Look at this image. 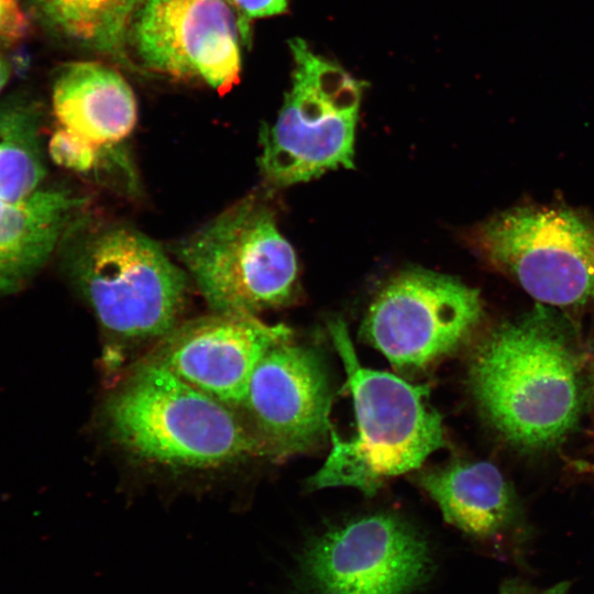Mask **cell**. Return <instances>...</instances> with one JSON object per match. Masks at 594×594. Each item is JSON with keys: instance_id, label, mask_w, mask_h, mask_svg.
I'll return each instance as SVG.
<instances>
[{"instance_id": "6", "label": "cell", "mask_w": 594, "mask_h": 594, "mask_svg": "<svg viewBox=\"0 0 594 594\" xmlns=\"http://www.w3.org/2000/svg\"><path fill=\"white\" fill-rule=\"evenodd\" d=\"M289 47L293 85L273 125L260 132V168L274 186L354 166L355 128L364 82L314 54L300 38Z\"/></svg>"}, {"instance_id": "7", "label": "cell", "mask_w": 594, "mask_h": 594, "mask_svg": "<svg viewBox=\"0 0 594 594\" xmlns=\"http://www.w3.org/2000/svg\"><path fill=\"white\" fill-rule=\"evenodd\" d=\"M490 268L541 304L594 302V218L562 206H516L475 224L466 234Z\"/></svg>"}, {"instance_id": "16", "label": "cell", "mask_w": 594, "mask_h": 594, "mask_svg": "<svg viewBox=\"0 0 594 594\" xmlns=\"http://www.w3.org/2000/svg\"><path fill=\"white\" fill-rule=\"evenodd\" d=\"M48 20L67 35L118 53L141 0H37Z\"/></svg>"}, {"instance_id": "13", "label": "cell", "mask_w": 594, "mask_h": 594, "mask_svg": "<svg viewBox=\"0 0 594 594\" xmlns=\"http://www.w3.org/2000/svg\"><path fill=\"white\" fill-rule=\"evenodd\" d=\"M292 338L293 331L285 324L213 312L178 324L157 341L147 358L202 393L241 409L261 359Z\"/></svg>"}, {"instance_id": "18", "label": "cell", "mask_w": 594, "mask_h": 594, "mask_svg": "<svg viewBox=\"0 0 594 594\" xmlns=\"http://www.w3.org/2000/svg\"><path fill=\"white\" fill-rule=\"evenodd\" d=\"M237 15L240 33L250 38V21L286 12L287 0H227Z\"/></svg>"}, {"instance_id": "11", "label": "cell", "mask_w": 594, "mask_h": 594, "mask_svg": "<svg viewBox=\"0 0 594 594\" xmlns=\"http://www.w3.org/2000/svg\"><path fill=\"white\" fill-rule=\"evenodd\" d=\"M332 385L315 348L285 340L256 365L242 411L262 457L288 458L323 444L330 421Z\"/></svg>"}, {"instance_id": "5", "label": "cell", "mask_w": 594, "mask_h": 594, "mask_svg": "<svg viewBox=\"0 0 594 594\" xmlns=\"http://www.w3.org/2000/svg\"><path fill=\"white\" fill-rule=\"evenodd\" d=\"M176 254L216 314L256 316L297 295L296 253L258 197L220 213L182 241Z\"/></svg>"}, {"instance_id": "3", "label": "cell", "mask_w": 594, "mask_h": 594, "mask_svg": "<svg viewBox=\"0 0 594 594\" xmlns=\"http://www.w3.org/2000/svg\"><path fill=\"white\" fill-rule=\"evenodd\" d=\"M352 395L356 433L331 432V450L308 480L312 490L348 486L374 495L389 479L420 468L444 447L441 415L429 404V388L388 372L364 367L340 319L329 323Z\"/></svg>"}, {"instance_id": "9", "label": "cell", "mask_w": 594, "mask_h": 594, "mask_svg": "<svg viewBox=\"0 0 594 594\" xmlns=\"http://www.w3.org/2000/svg\"><path fill=\"white\" fill-rule=\"evenodd\" d=\"M482 318L479 289L446 274L408 268L377 293L360 334L397 371L417 374L457 352Z\"/></svg>"}, {"instance_id": "19", "label": "cell", "mask_w": 594, "mask_h": 594, "mask_svg": "<svg viewBox=\"0 0 594 594\" xmlns=\"http://www.w3.org/2000/svg\"><path fill=\"white\" fill-rule=\"evenodd\" d=\"M26 29L28 22L18 0H0V38L15 41Z\"/></svg>"}, {"instance_id": "15", "label": "cell", "mask_w": 594, "mask_h": 594, "mask_svg": "<svg viewBox=\"0 0 594 594\" xmlns=\"http://www.w3.org/2000/svg\"><path fill=\"white\" fill-rule=\"evenodd\" d=\"M443 518L480 538L498 534L514 515V496L501 471L492 463L452 461L418 474Z\"/></svg>"}, {"instance_id": "8", "label": "cell", "mask_w": 594, "mask_h": 594, "mask_svg": "<svg viewBox=\"0 0 594 594\" xmlns=\"http://www.w3.org/2000/svg\"><path fill=\"white\" fill-rule=\"evenodd\" d=\"M85 198L47 183L38 121L0 110V294L20 290L75 228Z\"/></svg>"}, {"instance_id": "20", "label": "cell", "mask_w": 594, "mask_h": 594, "mask_svg": "<svg viewBox=\"0 0 594 594\" xmlns=\"http://www.w3.org/2000/svg\"><path fill=\"white\" fill-rule=\"evenodd\" d=\"M499 594H570V583L562 581L547 587H538L525 580L512 579L504 583Z\"/></svg>"}, {"instance_id": "10", "label": "cell", "mask_w": 594, "mask_h": 594, "mask_svg": "<svg viewBox=\"0 0 594 594\" xmlns=\"http://www.w3.org/2000/svg\"><path fill=\"white\" fill-rule=\"evenodd\" d=\"M426 540L400 517L378 513L317 537L305 550L301 582L309 594H407L422 582Z\"/></svg>"}, {"instance_id": "12", "label": "cell", "mask_w": 594, "mask_h": 594, "mask_svg": "<svg viewBox=\"0 0 594 594\" xmlns=\"http://www.w3.org/2000/svg\"><path fill=\"white\" fill-rule=\"evenodd\" d=\"M130 33L146 67L226 94L240 80L239 25L227 0H141Z\"/></svg>"}, {"instance_id": "14", "label": "cell", "mask_w": 594, "mask_h": 594, "mask_svg": "<svg viewBox=\"0 0 594 594\" xmlns=\"http://www.w3.org/2000/svg\"><path fill=\"white\" fill-rule=\"evenodd\" d=\"M58 127L102 147L117 145L134 129V94L116 70L92 62L66 65L53 88Z\"/></svg>"}, {"instance_id": "21", "label": "cell", "mask_w": 594, "mask_h": 594, "mask_svg": "<svg viewBox=\"0 0 594 594\" xmlns=\"http://www.w3.org/2000/svg\"><path fill=\"white\" fill-rule=\"evenodd\" d=\"M10 77V68L4 58L0 55V91Z\"/></svg>"}, {"instance_id": "1", "label": "cell", "mask_w": 594, "mask_h": 594, "mask_svg": "<svg viewBox=\"0 0 594 594\" xmlns=\"http://www.w3.org/2000/svg\"><path fill=\"white\" fill-rule=\"evenodd\" d=\"M469 385L488 424L526 450L558 444L583 406L571 331L557 311L543 306L501 324L480 343L471 358Z\"/></svg>"}, {"instance_id": "2", "label": "cell", "mask_w": 594, "mask_h": 594, "mask_svg": "<svg viewBox=\"0 0 594 594\" xmlns=\"http://www.w3.org/2000/svg\"><path fill=\"white\" fill-rule=\"evenodd\" d=\"M234 410L146 358L108 396L103 422L112 442L138 461L215 470L262 457Z\"/></svg>"}, {"instance_id": "4", "label": "cell", "mask_w": 594, "mask_h": 594, "mask_svg": "<svg viewBox=\"0 0 594 594\" xmlns=\"http://www.w3.org/2000/svg\"><path fill=\"white\" fill-rule=\"evenodd\" d=\"M76 238L69 273L112 340L128 345L160 341L179 324L188 278L156 242L120 224Z\"/></svg>"}, {"instance_id": "17", "label": "cell", "mask_w": 594, "mask_h": 594, "mask_svg": "<svg viewBox=\"0 0 594 594\" xmlns=\"http://www.w3.org/2000/svg\"><path fill=\"white\" fill-rule=\"evenodd\" d=\"M106 147H99L58 127L50 138L47 150L57 165L74 172L88 173L99 164Z\"/></svg>"}]
</instances>
